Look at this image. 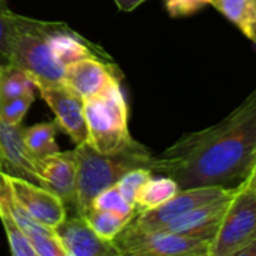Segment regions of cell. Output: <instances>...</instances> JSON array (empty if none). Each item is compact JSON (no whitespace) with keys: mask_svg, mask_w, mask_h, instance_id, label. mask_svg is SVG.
I'll return each instance as SVG.
<instances>
[{"mask_svg":"<svg viewBox=\"0 0 256 256\" xmlns=\"http://www.w3.org/2000/svg\"><path fill=\"white\" fill-rule=\"evenodd\" d=\"M42 100L56 116V125L64 130L74 145L88 142V126L84 119V100L65 84L38 86Z\"/></svg>","mask_w":256,"mask_h":256,"instance_id":"cell-10","label":"cell"},{"mask_svg":"<svg viewBox=\"0 0 256 256\" xmlns=\"http://www.w3.org/2000/svg\"><path fill=\"white\" fill-rule=\"evenodd\" d=\"M72 151L77 164L76 214L80 217L86 214L98 193L114 186L126 172L140 168L151 170L152 164V154L140 144L120 152L104 154L84 142Z\"/></svg>","mask_w":256,"mask_h":256,"instance_id":"cell-2","label":"cell"},{"mask_svg":"<svg viewBox=\"0 0 256 256\" xmlns=\"http://www.w3.org/2000/svg\"><path fill=\"white\" fill-rule=\"evenodd\" d=\"M170 17H188L210 5V0H164Z\"/></svg>","mask_w":256,"mask_h":256,"instance_id":"cell-26","label":"cell"},{"mask_svg":"<svg viewBox=\"0 0 256 256\" xmlns=\"http://www.w3.org/2000/svg\"><path fill=\"white\" fill-rule=\"evenodd\" d=\"M240 32L256 47V0H210Z\"/></svg>","mask_w":256,"mask_h":256,"instance_id":"cell-17","label":"cell"},{"mask_svg":"<svg viewBox=\"0 0 256 256\" xmlns=\"http://www.w3.org/2000/svg\"><path fill=\"white\" fill-rule=\"evenodd\" d=\"M253 240H256V190L240 186L210 242L208 256H232Z\"/></svg>","mask_w":256,"mask_h":256,"instance_id":"cell-5","label":"cell"},{"mask_svg":"<svg viewBox=\"0 0 256 256\" xmlns=\"http://www.w3.org/2000/svg\"><path fill=\"white\" fill-rule=\"evenodd\" d=\"M119 78L120 74L113 71L110 64L102 62L98 56H88L65 68L64 84L83 100H89Z\"/></svg>","mask_w":256,"mask_h":256,"instance_id":"cell-12","label":"cell"},{"mask_svg":"<svg viewBox=\"0 0 256 256\" xmlns=\"http://www.w3.org/2000/svg\"><path fill=\"white\" fill-rule=\"evenodd\" d=\"M54 22L32 20L16 14V34L10 60L22 68L38 86L64 84L65 68L56 60L48 35Z\"/></svg>","mask_w":256,"mask_h":256,"instance_id":"cell-4","label":"cell"},{"mask_svg":"<svg viewBox=\"0 0 256 256\" xmlns=\"http://www.w3.org/2000/svg\"><path fill=\"white\" fill-rule=\"evenodd\" d=\"M8 182L16 202L38 223L56 229L68 217L65 204L42 186L12 176Z\"/></svg>","mask_w":256,"mask_h":256,"instance_id":"cell-9","label":"cell"},{"mask_svg":"<svg viewBox=\"0 0 256 256\" xmlns=\"http://www.w3.org/2000/svg\"><path fill=\"white\" fill-rule=\"evenodd\" d=\"M234 192L235 188H223V187H194V188L180 190L174 198H170L168 202L162 204L160 206L136 212V216L125 228L136 232L160 230L176 217L205 204L230 196Z\"/></svg>","mask_w":256,"mask_h":256,"instance_id":"cell-7","label":"cell"},{"mask_svg":"<svg viewBox=\"0 0 256 256\" xmlns=\"http://www.w3.org/2000/svg\"><path fill=\"white\" fill-rule=\"evenodd\" d=\"M232 194L226 196V198H222L218 200L205 204L202 206H198V208L176 217L175 220L168 223L160 230L174 232V234L184 235V236H192V238H200V240H210L211 241L214 238L220 223H222V218L224 216V211H226V208L229 205V200H230Z\"/></svg>","mask_w":256,"mask_h":256,"instance_id":"cell-14","label":"cell"},{"mask_svg":"<svg viewBox=\"0 0 256 256\" xmlns=\"http://www.w3.org/2000/svg\"><path fill=\"white\" fill-rule=\"evenodd\" d=\"M48 41L56 60L64 68L70 66L71 64L83 58L98 56L96 52L92 50L80 35H77L64 23H54L53 29L50 30Z\"/></svg>","mask_w":256,"mask_h":256,"instance_id":"cell-16","label":"cell"},{"mask_svg":"<svg viewBox=\"0 0 256 256\" xmlns=\"http://www.w3.org/2000/svg\"><path fill=\"white\" fill-rule=\"evenodd\" d=\"M0 66H2V64H0Z\"/></svg>","mask_w":256,"mask_h":256,"instance_id":"cell-30","label":"cell"},{"mask_svg":"<svg viewBox=\"0 0 256 256\" xmlns=\"http://www.w3.org/2000/svg\"><path fill=\"white\" fill-rule=\"evenodd\" d=\"M178 192L180 187L172 178L160 174L154 176L152 174L136 194V212L160 206L174 198Z\"/></svg>","mask_w":256,"mask_h":256,"instance_id":"cell-18","label":"cell"},{"mask_svg":"<svg viewBox=\"0 0 256 256\" xmlns=\"http://www.w3.org/2000/svg\"><path fill=\"white\" fill-rule=\"evenodd\" d=\"M54 230L70 256H119L113 241L96 235L77 214L68 216Z\"/></svg>","mask_w":256,"mask_h":256,"instance_id":"cell-13","label":"cell"},{"mask_svg":"<svg viewBox=\"0 0 256 256\" xmlns=\"http://www.w3.org/2000/svg\"><path fill=\"white\" fill-rule=\"evenodd\" d=\"M56 132H58V125L53 122H42L24 128V144L28 151L35 158L59 152L60 150L54 139Z\"/></svg>","mask_w":256,"mask_h":256,"instance_id":"cell-19","label":"cell"},{"mask_svg":"<svg viewBox=\"0 0 256 256\" xmlns=\"http://www.w3.org/2000/svg\"><path fill=\"white\" fill-rule=\"evenodd\" d=\"M40 186L54 193L76 214L77 205V164L74 151H59L35 158Z\"/></svg>","mask_w":256,"mask_h":256,"instance_id":"cell-8","label":"cell"},{"mask_svg":"<svg viewBox=\"0 0 256 256\" xmlns=\"http://www.w3.org/2000/svg\"><path fill=\"white\" fill-rule=\"evenodd\" d=\"M0 172L40 184L35 157L24 144V126L6 124L0 118Z\"/></svg>","mask_w":256,"mask_h":256,"instance_id":"cell-11","label":"cell"},{"mask_svg":"<svg viewBox=\"0 0 256 256\" xmlns=\"http://www.w3.org/2000/svg\"><path fill=\"white\" fill-rule=\"evenodd\" d=\"M83 218L88 222V224L94 229L96 235L108 241H113L118 236V234L132 220L128 217L101 210H89L83 216Z\"/></svg>","mask_w":256,"mask_h":256,"instance_id":"cell-21","label":"cell"},{"mask_svg":"<svg viewBox=\"0 0 256 256\" xmlns=\"http://www.w3.org/2000/svg\"><path fill=\"white\" fill-rule=\"evenodd\" d=\"M16 34V12L8 6L6 0H0V54L10 60L12 53V40Z\"/></svg>","mask_w":256,"mask_h":256,"instance_id":"cell-23","label":"cell"},{"mask_svg":"<svg viewBox=\"0 0 256 256\" xmlns=\"http://www.w3.org/2000/svg\"><path fill=\"white\" fill-rule=\"evenodd\" d=\"M256 163V88L220 122L184 134L158 156L151 170L172 178L180 190L238 188Z\"/></svg>","mask_w":256,"mask_h":256,"instance_id":"cell-1","label":"cell"},{"mask_svg":"<svg viewBox=\"0 0 256 256\" xmlns=\"http://www.w3.org/2000/svg\"><path fill=\"white\" fill-rule=\"evenodd\" d=\"M232 256H256V240H253L246 247H242L238 252H235Z\"/></svg>","mask_w":256,"mask_h":256,"instance_id":"cell-28","label":"cell"},{"mask_svg":"<svg viewBox=\"0 0 256 256\" xmlns=\"http://www.w3.org/2000/svg\"><path fill=\"white\" fill-rule=\"evenodd\" d=\"M89 210L110 211V212H114V214H119V216H124L128 218H133L136 216V205L128 202L116 186H112V187L102 190L101 193H98L94 198V200L90 202Z\"/></svg>","mask_w":256,"mask_h":256,"instance_id":"cell-22","label":"cell"},{"mask_svg":"<svg viewBox=\"0 0 256 256\" xmlns=\"http://www.w3.org/2000/svg\"><path fill=\"white\" fill-rule=\"evenodd\" d=\"M116 4V6L124 11V12H130V11H134L139 5H142L146 0H113Z\"/></svg>","mask_w":256,"mask_h":256,"instance_id":"cell-27","label":"cell"},{"mask_svg":"<svg viewBox=\"0 0 256 256\" xmlns=\"http://www.w3.org/2000/svg\"><path fill=\"white\" fill-rule=\"evenodd\" d=\"M241 186H246V187H248V188L256 190V163L253 164V168H252V170H250L248 176L246 178V181H244Z\"/></svg>","mask_w":256,"mask_h":256,"instance_id":"cell-29","label":"cell"},{"mask_svg":"<svg viewBox=\"0 0 256 256\" xmlns=\"http://www.w3.org/2000/svg\"><path fill=\"white\" fill-rule=\"evenodd\" d=\"M35 100V94H26L12 100L0 101V118H2L6 124L11 125H20L23 122V118L26 116L30 104Z\"/></svg>","mask_w":256,"mask_h":256,"instance_id":"cell-24","label":"cell"},{"mask_svg":"<svg viewBox=\"0 0 256 256\" xmlns=\"http://www.w3.org/2000/svg\"><path fill=\"white\" fill-rule=\"evenodd\" d=\"M210 242L166 230L136 232L126 228L113 240L119 256H208Z\"/></svg>","mask_w":256,"mask_h":256,"instance_id":"cell-6","label":"cell"},{"mask_svg":"<svg viewBox=\"0 0 256 256\" xmlns=\"http://www.w3.org/2000/svg\"><path fill=\"white\" fill-rule=\"evenodd\" d=\"M11 187L8 182V176L0 172V222L5 229L11 254L12 256H40L35 250L34 244L30 242L29 236L24 230L18 226L17 220L12 216L11 205Z\"/></svg>","mask_w":256,"mask_h":256,"instance_id":"cell-15","label":"cell"},{"mask_svg":"<svg viewBox=\"0 0 256 256\" xmlns=\"http://www.w3.org/2000/svg\"><path fill=\"white\" fill-rule=\"evenodd\" d=\"M34 89L35 83L22 68L11 62L2 64L0 66V101L30 94Z\"/></svg>","mask_w":256,"mask_h":256,"instance_id":"cell-20","label":"cell"},{"mask_svg":"<svg viewBox=\"0 0 256 256\" xmlns=\"http://www.w3.org/2000/svg\"><path fill=\"white\" fill-rule=\"evenodd\" d=\"M84 119L88 144L100 152L113 154L139 145L128 132V107L119 80L84 100Z\"/></svg>","mask_w":256,"mask_h":256,"instance_id":"cell-3","label":"cell"},{"mask_svg":"<svg viewBox=\"0 0 256 256\" xmlns=\"http://www.w3.org/2000/svg\"><path fill=\"white\" fill-rule=\"evenodd\" d=\"M152 175L150 169H133L130 172H126L114 186L119 188V192L124 194V198L136 205V194L140 190V187L146 182V180Z\"/></svg>","mask_w":256,"mask_h":256,"instance_id":"cell-25","label":"cell"}]
</instances>
